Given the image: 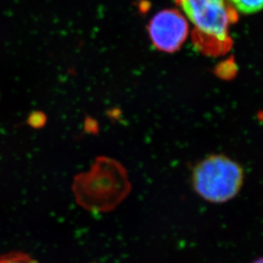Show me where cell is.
<instances>
[{
  "label": "cell",
  "instance_id": "277c9868",
  "mask_svg": "<svg viewBox=\"0 0 263 263\" xmlns=\"http://www.w3.org/2000/svg\"><path fill=\"white\" fill-rule=\"evenodd\" d=\"M237 11L246 15L255 14L263 10V0H227Z\"/></svg>",
  "mask_w": 263,
  "mask_h": 263
},
{
  "label": "cell",
  "instance_id": "5b68a950",
  "mask_svg": "<svg viewBox=\"0 0 263 263\" xmlns=\"http://www.w3.org/2000/svg\"><path fill=\"white\" fill-rule=\"evenodd\" d=\"M0 263H38L28 254L11 252L0 256Z\"/></svg>",
  "mask_w": 263,
  "mask_h": 263
},
{
  "label": "cell",
  "instance_id": "8992f818",
  "mask_svg": "<svg viewBox=\"0 0 263 263\" xmlns=\"http://www.w3.org/2000/svg\"><path fill=\"white\" fill-rule=\"evenodd\" d=\"M28 122L33 127H38L42 124V115L40 113H34L29 117Z\"/></svg>",
  "mask_w": 263,
  "mask_h": 263
},
{
  "label": "cell",
  "instance_id": "6da1fadb",
  "mask_svg": "<svg viewBox=\"0 0 263 263\" xmlns=\"http://www.w3.org/2000/svg\"><path fill=\"white\" fill-rule=\"evenodd\" d=\"M185 18L193 23V40L199 51L217 56L232 46L229 28L238 12L227 0H176Z\"/></svg>",
  "mask_w": 263,
  "mask_h": 263
},
{
  "label": "cell",
  "instance_id": "52a82bcc",
  "mask_svg": "<svg viewBox=\"0 0 263 263\" xmlns=\"http://www.w3.org/2000/svg\"><path fill=\"white\" fill-rule=\"evenodd\" d=\"M252 263H263V257H260V258L256 259Z\"/></svg>",
  "mask_w": 263,
  "mask_h": 263
},
{
  "label": "cell",
  "instance_id": "7a4b0ae2",
  "mask_svg": "<svg viewBox=\"0 0 263 263\" xmlns=\"http://www.w3.org/2000/svg\"><path fill=\"white\" fill-rule=\"evenodd\" d=\"M240 166L224 156H211L197 165L193 173V185L200 197L214 203L233 199L243 184Z\"/></svg>",
  "mask_w": 263,
  "mask_h": 263
},
{
  "label": "cell",
  "instance_id": "3957f363",
  "mask_svg": "<svg viewBox=\"0 0 263 263\" xmlns=\"http://www.w3.org/2000/svg\"><path fill=\"white\" fill-rule=\"evenodd\" d=\"M148 32L153 46L157 50L172 53L178 51L187 38L188 21L177 10L167 9L152 17Z\"/></svg>",
  "mask_w": 263,
  "mask_h": 263
}]
</instances>
